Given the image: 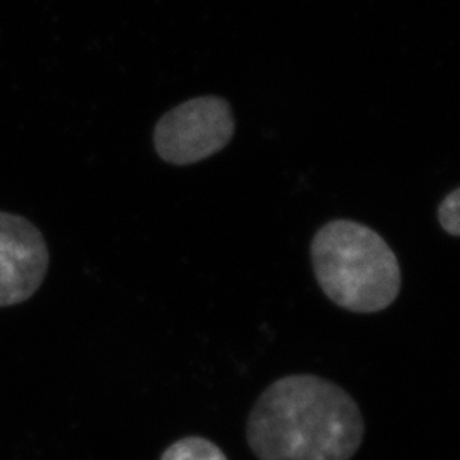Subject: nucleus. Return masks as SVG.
<instances>
[{
  "label": "nucleus",
  "instance_id": "3",
  "mask_svg": "<svg viewBox=\"0 0 460 460\" xmlns=\"http://www.w3.org/2000/svg\"><path fill=\"white\" fill-rule=\"evenodd\" d=\"M234 127L228 102L217 96L196 97L160 118L154 130V146L165 163L194 164L226 148Z\"/></svg>",
  "mask_w": 460,
  "mask_h": 460
},
{
  "label": "nucleus",
  "instance_id": "1",
  "mask_svg": "<svg viewBox=\"0 0 460 460\" xmlns=\"http://www.w3.org/2000/svg\"><path fill=\"white\" fill-rule=\"evenodd\" d=\"M357 401L313 374L279 378L249 414V447L260 460H350L364 441Z\"/></svg>",
  "mask_w": 460,
  "mask_h": 460
},
{
  "label": "nucleus",
  "instance_id": "4",
  "mask_svg": "<svg viewBox=\"0 0 460 460\" xmlns=\"http://www.w3.org/2000/svg\"><path fill=\"white\" fill-rule=\"evenodd\" d=\"M49 265V246L40 228L20 215L0 212V307L35 296Z\"/></svg>",
  "mask_w": 460,
  "mask_h": 460
},
{
  "label": "nucleus",
  "instance_id": "2",
  "mask_svg": "<svg viewBox=\"0 0 460 460\" xmlns=\"http://www.w3.org/2000/svg\"><path fill=\"white\" fill-rule=\"evenodd\" d=\"M312 262L323 294L349 312H383L400 296L395 252L359 222L337 219L322 226L312 242Z\"/></svg>",
  "mask_w": 460,
  "mask_h": 460
},
{
  "label": "nucleus",
  "instance_id": "6",
  "mask_svg": "<svg viewBox=\"0 0 460 460\" xmlns=\"http://www.w3.org/2000/svg\"><path fill=\"white\" fill-rule=\"evenodd\" d=\"M459 208V188L450 192L438 208L439 224L443 226L444 231H447L448 234L455 235V237H459L460 235Z\"/></svg>",
  "mask_w": 460,
  "mask_h": 460
},
{
  "label": "nucleus",
  "instance_id": "5",
  "mask_svg": "<svg viewBox=\"0 0 460 460\" xmlns=\"http://www.w3.org/2000/svg\"><path fill=\"white\" fill-rule=\"evenodd\" d=\"M161 460H228L226 453L217 444L201 438L187 437L172 444L161 456Z\"/></svg>",
  "mask_w": 460,
  "mask_h": 460
}]
</instances>
